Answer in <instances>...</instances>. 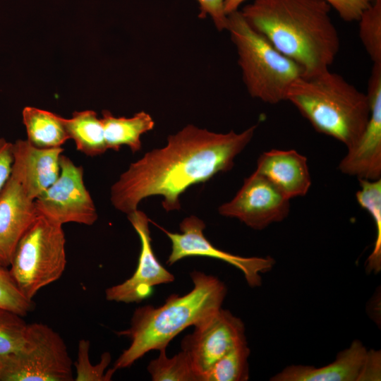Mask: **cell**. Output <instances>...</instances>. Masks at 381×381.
Listing matches in <instances>:
<instances>
[{"label": "cell", "mask_w": 381, "mask_h": 381, "mask_svg": "<svg viewBox=\"0 0 381 381\" xmlns=\"http://www.w3.org/2000/svg\"><path fill=\"white\" fill-rule=\"evenodd\" d=\"M256 128L222 133L186 126L169 135L164 147L147 152L119 176L110 188L112 205L128 214L143 200L160 195L167 212L180 210V197L189 187L232 169Z\"/></svg>", "instance_id": "obj_1"}, {"label": "cell", "mask_w": 381, "mask_h": 381, "mask_svg": "<svg viewBox=\"0 0 381 381\" xmlns=\"http://www.w3.org/2000/svg\"><path fill=\"white\" fill-rule=\"evenodd\" d=\"M323 0H253L240 10L249 25L302 68L303 76L329 69L340 37Z\"/></svg>", "instance_id": "obj_2"}, {"label": "cell", "mask_w": 381, "mask_h": 381, "mask_svg": "<svg viewBox=\"0 0 381 381\" xmlns=\"http://www.w3.org/2000/svg\"><path fill=\"white\" fill-rule=\"evenodd\" d=\"M190 274L193 283L190 291L171 294L157 308L147 305L136 308L129 328L117 332L127 337L131 344L114 362L116 370L131 367L150 351L166 349L183 329L202 325L222 308L227 292L224 283L200 271Z\"/></svg>", "instance_id": "obj_3"}, {"label": "cell", "mask_w": 381, "mask_h": 381, "mask_svg": "<svg viewBox=\"0 0 381 381\" xmlns=\"http://www.w3.org/2000/svg\"><path fill=\"white\" fill-rule=\"evenodd\" d=\"M318 133L334 138L346 148L363 133L370 114L367 94L329 69L301 76L286 97Z\"/></svg>", "instance_id": "obj_4"}, {"label": "cell", "mask_w": 381, "mask_h": 381, "mask_svg": "<svg viewBox=\"0 0 381 381\" xmlns=\"http://www.w3.org/2000/svg\"><path fill=\"white\" fill-rule=\"evenodd\" d=\"M226 30L249 95L271 104L285 101L290 86L303 75L300 66L252 28L240 10L228 15Z\"/></svg>", "instance_id": "obj_5"}, {"label": "cell", "mask_w": 381, "mask_h": 381, "mask_svg": "<svg viewBox=\"0 0 381 381\" xmlns=\"http://www.w3.org/2000/svg\"><path fill=\"white\" fill-rule=\"evenodd\" d=\"M66 266L62 225L38 215L19 241L10 273L21 293L32 300L44 286L57 281Z\"/></svg>", "instance_id": "obj_6"}, {"label": "cell", "mask_w": 381, "mask_h": 381, "mask_svg": "<svg viewBox=\"0 0 381 381\" xmlns=\"http://www.w3.org/2000/svg\"><path fill=\"white\" fill-rule=\"evenodd\" d=\"M73 365L57 332L45 324H28L20 349L0 356V381H73Z\"/></svg>", "instance_id": "obj_7"}, {"label": "cell", "mask_w": 381, "mask_h": 381, "mask_svg": "<svg viewBox=\"0 0 381 381\" xmlns=\"http://www.w3.org/2000/svg\"><path fill=\"white\" fill-rule=\"evenodd\" d=\"M83 176V167L61 155L58 178L35 200L38 215L62 226L70 222L94 224L98 214Z\"/></svg>", "instance_id": "obj_8"}, {"label": "cell", "mask_w": 381, "mask_h": 381, "mask_svg": "<svg viewBox=\"0 0 381 381\" xmlns=\"http://www.w3.org/2000/svg\"><path fill=\"white\" fill-rule=\"evenodd\" d=\"M156 226L167 236L171 243V250L167 260L169 265L188 257L215 258L238 269L248 284L254 288L261 285V274L270 271L275 263L271 257H243L214 247L204 235L205 222L195 215L186 217L181 221L179 224L181 233H173L159 225Z\"/></svg>", "instance_id": "obj_9"}, {"label": "cell", "mask_w": 381, "mask_h": 381, "mask_svg": "<svg viewBox=\"0 0 381 381\" xmlns=\"http://www.w3.org/2000/svg\"><path fill=\"white\" fill-rule=\"evenodd\" d=\"M219 214L236 218L255 230L286 219L290 212V200L265 176L254 171L235 196L218 208Z\"/></svg>", "instance_id": "obj_10"}, {"label": "cell", "mask_w": 381, "mask_h": 381, "mask_svg": "<svg viewBox=\"0 0 381 381\" xmlns=\"http://www.w3.org/2000/svg\"><path fill=\"white\" fill-rule=\"evenodd\" d=\"M244 339L243 321L230 311L221 308L183 338L181 350L188 355L199 381H202L210 368Z\"/></svg>", "instance_id": "obj_11"}, {"label": "cell", "mask_w": 381, "mask_h": 381, "mask_svg": "<svg viewBox=\"0 0 381 381\" xmlns=\"http://www.w3.org/2000/svg\"><path fill=\"white\" fill-rule=\"evenodd\" d=\"M380 351L367 350L359 340L342 350L329 364L317 368L294 365L270 378L272 381L380 380Z\"/></svg>", "instance_id": "obj_12"}, {"label": "cell", "mask_w": 381, "mask_h": 381, "mask_svg": "<svg viewBox=\"0 0 381 381\" xmlns=\"http://www.w3.org/2000/svg\"><path fill=\"white\" fill-rule=\"evenodd\" d=\"M370 114L358 141L347 148L338 169L358 179H381V63L373 64L368 82Z\"/></svg>", "instance_id": "obj_13"}, {"label": "cell", "mask_w": 381, "mask_h": 381, "mask_svg": "<svg viewBox=\"0 0 381 381\" xmlns=\"http://www.w3.org/2000/svg\"><path fill=\"white\" fill-rule=\"evenodd\" d=\"M131 224L140 241V253L133 274L126 281L107 288V301L119 303H139L148 297L152 287L173 282L174 274L169 272L156 258L149 229L150 219L147 214L137 209L127 214Z\"/></svg>", "instance_id": "obj_14"}, {"label": "cell", "mask_w": 381, "mask_h": 381, "mask_svg": "<svg viewBox=\"0 0 381 381\" xmlns=\"http://www.w3.org/2000/svg\"><path fill=\"white\" fill-rule=\"evenodd\" d=\"M38 214L32 199L12 173L0 192V264L10 266L16 248Z\"/></svg>", "instance_id": "obj_15"}, {"label": "cell", "mask_w": 381, "mask_h": 381, "mask_svg": "<svg viewBox=\"0 0 381 381\" xmlns=\"http://www.w3.org/2000/svg\"><path fill=\"white\" fill-rule=\"evenodd\" d=\"M63 151L61 147H37L27 140L18 139L13 143L11 173L32 199L35 200L58 178Z\"/></svg>", "instance_id": "obj_16"}, {"label": "cell", "mask_w": 381, "mask_h": 381, "mask_svg": "<svg viewBox=\"0 0 381 381\" xmlns=\"http://www.w3.org/2000/svg\"><path fill=\"white\" fill-rule=\"evenodd\" d=\"M255 171L289 200L305 196L312 183L308 159L295 150L272 149L262 152Z\"/></svg>", "instance_id": "obj_17"}, {"label": "cell", "mask_w": 381, "mask_h": 381, "mask_svg": "<svg viewBox=\"0 0 381 381\" xmlns=\"http://www.w3.org/2000/svg\"><path fill=\"white\" fill-rule=\"evenodd\" d=\"M101 118L107 147L119 151L122 145L128 146L133 153L142 148L141 136L155 126L152 116L144 111L131 117L114 116L109 111L103 110Z\"/></svg>", "instance_id": "obj_18"}, {"label": "cell", "mask_w": 381, "mask_h": 381, "mask_svg": "<svg viewBox=\"0 0 381 381\" xmlns=\"http://www.w3.org/2000/svg\"><path fill=\"white\" fill-rule=\"evenodd\" d=\"M27 140L40 148L61 147L69 137L63 117L33 107H25L22 112Z\"/></svg>", "instance_id": "obj_19"}, {"label": "cell", "mask_w": 381, "mask_h": 381, "mask_svg": "<svg viewBox=\"0 0 381 381\" xmlns=\"http://www.w3.org/2000/svg\"><path fill=\"white\" fill-rule=\"evenodd\" d=\"M63 122L78 151L88 157H96L108 150L103 124L95 111H74L70 119L63 117Z\"/></svg>", "instance_id": "obj_20"}, {"label": "cell", "mask_w": 381, "mask_h": 381, "mask_svg": "<svg viewBox=\"0 0 381 381\" xmlns=\"http://www.w3.org/2000/svg\"><path fill=\"white\" fill-rule=\"evenodd\" d=\"M358 181L360 188L356 193V201L369 212L376 229L374 247L366 260V270L377 273L381 270V179Z\"/></svg>", "instance_id": "obj_21"}, {"label": "cell", "mask_w": 381, "mask_h": 381, "mask_svg": "<svg viewBox=\"0 0 381 381\" xmlns=\"http://www.w3.org/2000/svg\"><path fill=\"white\" fill-rule=\"evenodd\" d=\"M250 349L246 338L232 347L207 372L202 381H246Z\"/></svg>", "instance_id": "obj_22"}, {"label": "cell", "mask_w": 381, "mask_h": 381, "mask_svg": "<svg viewBox=\"0 0 381 381\" xmlns=\"http://www.w3.org/2000/svg\"><path fill=\"white\" fill-rule=\"evenodd\" d=\"M159 356L150 361L147 371L153 381H199L186 353L181 350L169 358L166 349H162Z\"/></svg>", "instance_id": "obj_23"}, {"label": "cell", "mask_w": 381, "mask_h": 381, "mask_svg": "<svg viewBox=\"0 0 381 381\" xmlns=\"http://www.w3.org/2000/svg\"><path fill=\"white\" fill-rule=\"evenodd\" d=\"M359 37L373 64L381 62V0L373 1L359 20Z\"/></svg>", "instance_id": "obj_24"}, {"label": "cell", "mask_w": 381, "mask_h": 381, "mask_svg": "<svg viewBox=\"0 0 381 381\" xmlns=\"http://www.w3.org/2000/svg\"><path fill=\"white\" fill-rule=\"evenodd\" d=\"M90 341L81 339L78 342L77 360L74 363L76 375L75 381H109L116 371L114 368L107 370L111 363V356L104 352L101 356L99 363L92 365L90 360Z\"/></svg>", "instance_id": "obj_25"}, {"label": "cell", "mask_w": 381, "mask_h": 381, "mask_svg": "<svg viewBox=\"0 0 381 381\" xmlns=\"http://www.w3.org/2000/svg\"><path fill=\"white\" fill-rule=\"evenodd\" d=\"M23 318L0 307V356L16 352L22 346L28 326Z\"/></svg>", "instance_id": "obj_26"}, {"label": "cell", "mask_w": 381, "mask_h": 381, "mask_svg": "<svg viewBox=\"0 0 381 381\" xmlns=\"http://www.w3.org/2000/svg\"><path fill=\"white\" fill-rule=\"evenodd\" d=\"M35 306L32 300L27 298L21 293L8 267L0 264V307L25 317L33 310Z\"/></svg>", "instance_id": "obj_27"}, {"label": "cell", "mask_w": 381, "mask_h": 381, "mask_svg": "<svg viewBox=\"0 0 381 381\" xmlns=\"http://www.w3.org/2000/svg\"><path fill=\"white\" fill-rule=\"evenodd\" d=\"M346 22L358 21L363 13L370 7L372 0H323Z\"/></svg>", "instance_id": "obj_28"}, {"label": "cell", "mask_w": 381, "mask_h": 381, "mask_svg": "<svg viewBox=\"0 0 381 381\" xmlns=\"http://www.w3.org/2000/svg\"><path fill=\"white\" fill-rule=\"evenodd\" d=\"M225 0H197L200 6L198 17L209 16L219 31L226 30L228 15L224 9Z\"/></svg>", "instance_id": "obj_29"}, {"label": "cell", "mask_w": 381, "mask_h": 381, "mask_svg": "<svg viewBox=\"0 0 381 381\" xmlns=\"http://www.w3.org/2000/svg\"><path fill=\"white\" fill-rule=\"evenodd\" d=\"M13 143L4 138H0V192L7 180L12 169L13 164Z\"/></svg>", "instance_id": "obj_30"}, {"label": "cell", "mask_w": 381, "mask_h": 381, "mask_svg": "<svg viewBox=\"0 0 381 381\" xmlns=\"http://www.w3.org/2000/svg\"><path fill=\"white\" fill-rule=\"evenodd\" d=\"M247 0H225L224 9L227 15L238 10V8Z\"/></svg>", "instance_id": "obj_31"}, {"label": "cell", "mask_w": 381, "mask_h": 381, "mask_svg": "<svg viewBox=\"0 0 381 381\" xmlns=\"http://www.w3.org/2000/svg\"><path fill=\"white\" fill-rule=\"evenodd\" d=\"M375 1H376V0H372L373 2Z\"/></svg>", "instance_id": "obj_32"}]
</instances>
